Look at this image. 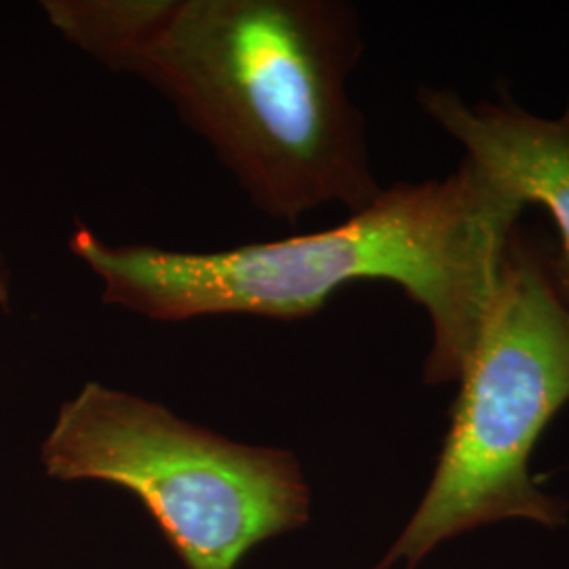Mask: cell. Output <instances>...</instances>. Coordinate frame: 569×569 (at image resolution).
Segmentation results:
<instances>
[{
	"instance_id": "cell-1",
	"label": "cell",
	"mask_w": 569,
	"mask_h": 569,
	"mask_svg": "<svg viewBox=\"0 0 569 569\" xmlns=\"http://www.w3.org/2000/svg\"><path fill=\"white\" fill-rule=\"evenodd\" d=\"M528 204L470 159L446 180L395 183L342 224L216 251L103 241L79 224L70 251L102 300L146 319L300 321L345 284L387 281L427 310L428 385L458 382L479 340L517 220Z\"/></svg>"
},
{
	"instance_id": "cell-2",
	"label": "cell",
	"mask_w": 569,
	"mask_h": 569,
	"mask_svg": "<svg viewBox=\"0 0 569 569\" xmlns=\"http://www.w3.org/2000/svg\"><path fill=\"white\" fill-rule=\"evenodd\" d=\"M355 11L331 0H152L114 72L152 84L274 220L380 194L346 81Z\"/></svg>"
},
{
	"instance_id": "cell-3",
	"label": "cell",
	"mask_w": 569,
	"mask_h": 569,
	"mask_svg": "<svg viewBox=\"0 0 569 569\" xmlns=\"http://www.w3.org/2000/svg\"><path fill=\"white\" fill-rule=\"evenodd\" d=\"M458 382L427 493L373 569H416L443 542L498 521H568V502L536 486L529 456L569 403V306L552 283L549 251L519 230Z\"/></svg>"
},
{
	"instance_id": "cell-4",
	"label": "cell",
	"mask_w": 569,
	"mask_h": 569,
	"mask_svg": "<svg viewBox=\"0 0 569 569\" xmlns=\"http://www.w3.org/2000/svg\"><path fill=\"white\" fill-rule=\"evenodd\" d=\"M47 477L106 483L138 498L183 569H237L310 521L293 451L232 441L133 392L87 382L41 446Z\"/></svg>"
},
{
	"instance_id": "cell-5",
	"label": "cell",
	"mask_w": 569,
	"mask_h": 569,
	"mask_svg": "<svg viewBox=\"0 0 569 569\" xmlns=\"http://www.w3.org/2000/svg\"><path fill=\"white\" fill-rule=\"evenodd\" d=\"M420 102L467 148V159L523 203L549 211L561 237L559 251H549L550 277L569 306V110L547 121L505 103L468 108L448 91H425Z\"/></svg>"
},
{
	"instance_id": "cell-6",
	"label": "cell",
	"mask_w": 569,
	"mask_h": 569,
	"mask_svg": "<svg viewBox=\"0 0 569 569\" xmlns=\"http://www.w3.org/2000/svg\"><path fill=\"white\" fill-rule=\"evenodd\" d=\"M9 300H11V289H9V268L0 253V308L9 310Z\"/></svg>"
},
{
	"instance_id": "cell-7",
	"label": "cell",
	"mask_w": 569,
	"mask_h": 569,
	"mask_svg": "<svg viewBox=\"0 0 569 569\" xmlns=\"http://www.w3.org/2000/svg\"><path fill=\"white\" fill-rule=\"evenodd\" d=\"M0 569H7V568H2V566H0Z\"/></svg>"
}]
</instances>
